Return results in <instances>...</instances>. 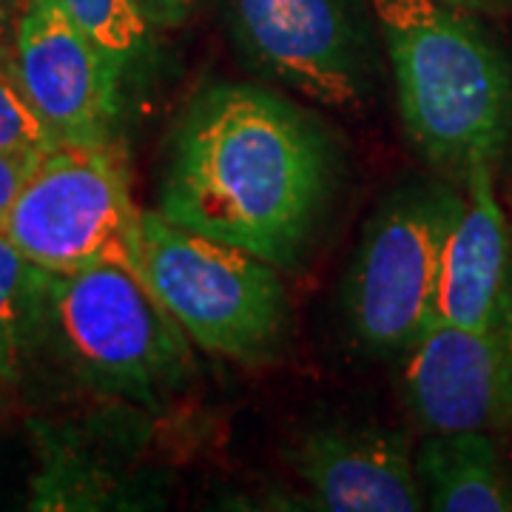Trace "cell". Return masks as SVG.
Here are the masks:
<instances>
[{
	"label": "cell",
	"instance_id": "7",
	"mask_svg": "<svg viewBox=\"0 0 512 512\" xmlns=\"http://www.w3.org/2000/svg\"><path fill=\"white\" fill-rule=\"evenodd\" d=\"M228 23L262 77L336 111L373 100L379 63L356 0H228Z\"/></svg>",
	"mask_w": 512,
	"mask_h": 512
},
{
	"label": "cell",
	"instance_id": "14",
	"mask_svg": "<svg viewBox=\"0 0 512 512\" xmlns=\"http://www.w3.org/2000/svg\"><path fill=\"white\" fill-rule=\"evenodd\" d=\"M63 6L120 72L146 49L151 20L143 0H63Z\"/></svg>",
	"mask_w": 512,
	"mask_h": 512
},
{
	"label": "cell",
	"instance_id": "1",
	"mask_svg": "<svg viewBox=\"0 0 512 512\" xmlns=\"http://www.w3.org/2000/svg\"><path fill=\"white\" fill-rule=\"evenodd\" d=\"M336 171V148L308 111L254 83H217L171 134L157 211L293 271L325 225Z\"/></svg>",
	"mask_w": 512,
	"mask_h": 512
},
{
	"label": "cell",
	"instance_id": "17",
	"mask_svg": "<svg viewBox=\"0 0 512 512\" xmlns=\"http://www.w3.org/2000/svg\"><path fill=\"white\" fill-rule=\"evenodd\" d=\"M40 163V160H37ZM37 163H26L18 157H9L0 151V217L6 214V208L12 205L15 194L20 191V185L26 183V177L32 174V168Z\"/></svg>",
	"mask_w": 512,
	"mask_h": 512
},
{
	"label": "cell",
	"instance_id": "15",
	"mask_svg": "<svg viewBox=\"0 0 512 512\" xmlns=\"http://www.w3.org/2000/svg\"><path fill=\"white\" fill-rule=\"evenodd\" d=\"M55 146L52 131L29 106L18 83L0 72V151L26 163H37Z\"/></svg>",
	"mask_w": 512,
	"mask_h": 512
},
{
	"label": "cell",
	"instance_id": "11",
	"mask_svg": "<svg viewBox=\"0 0 512 512\" xmlns=\"http://www.w3.org/2000/svg\"><path fill=\"white\" fill-rule=\"evenodd\" d=\"M464 194L444 239L433 322L487 328L512 268V234L493 188V163L464 171Z\"/></svg>",
	"mask_w": 512,
	"mask_h": 512
},
{
	"label": "cell",
	"instance_id": "4",
	"mask_svg": "<svg viewBox=\"0 0 512 512\" xmlns=\"http://www.w3.org/2000/svg\"><path fill=\"white\" fill-rule=\"evenodd\" d=\"M140 276L188 342L211 356L268 365L288 345V291L259 256L143 211Z\"/></svg>",
	"mask_w": 512,
	"mask_h": 512
},
{
	"label": "cell",
	"instance_id": "10",
	"mask_svg": "<svg viewBox=\"0 0 512 512\" xmlns=\"http://www.w3.org/2000/svg\"><path fill=\"white\" fill-rule=\"evenodd\" d=\"M293 470L319 510H424L416 458L402 433L376 424H328L293 447Z\"/></svg>",
	"mask_w": 512,
	"mask_h": 512
},
{
	"label": "cell",
	"instance_id": "20",
	"mask_svg": "<svg viewBox=\"0 0 512 512\" xmlns=\"http://www.w3.org/2000/svg\"><path fill=\"white\" fill-rule=\"evenodd\" d=\"M3 382H6V379H3V373H0V384H3Z\"/></svg>",
	"mask_w": 512,
	"mask_h": 512
},
{
	"label": "cell",
	"instance_id": "6",
	"mask_svg": "<svg viewBox=\"0 0 512 512\" xmlns=\"http://www.w3.org/2000/svg\"><path fill=\"white\" fill-rule=\"evenodd\" d=\"M458 205L461 194L447 185L407 183L370 217L345 282L348 325L365 350L402 356L430 328Z\"/></svg>",
	"mask_w": 512,
	"mask_h": 512
},
{
	"label": "cell",
	"instance_id": "19",
	"mask_svg": "<svg viewBox=\"0 0 512 512\" xmlns=\"http://www.w3.org/2000/svg\"><path fill=\"white\" fill-rule=\"evenodd\" d=\"M441 3H447L453 9H478V6H490L495 0H441Z\"/></svg>",
	"mask_w": 512,
	"mask_h": 512
},
{
	"label": "cell",
	"instance_id": "18",
	"mask_svg": "<svg viewBox=\"0 0 512 512\" xmlns=\"http://www.w3.org/2000/svg\"><path fill=\"white\" fill-rule=\"evenodd\" d=\"M194 3L197 0H143L151 26H163V29H174V26L185 23Z\"/></svg>",
	"mask_w": 512,
	"mask_h": 512
},
{
	"label": "cell",
	"instance_id": "3",
	"mask_svg": "<svg viewBox=\"0 0 512 512\" xmlns=\"http://www.w3.org/2000/svg\"><path fill=\"white\" fill-rule=\"evenodd\" d=\"M35 339L83 382L134 404H157L191 373V342L146 279L123 265L40 271Z\"/></svg>",
	"mask_w": 512,
	"mask_h": 512
},
{
	"label": "cell",
	"instance_id": "8",
	"mask_svg": "<svg viewBox=\"0 0 512 512\" xmlns=\"http://www.w3.org/2000/svg\"><path fill=\"white\" fill-rule=\"evenodd\" d=\"M123 72L63 0H26L15 37V83L57 143H111Z\"/></svg>",
	"mask_w": 512,
	"mask_h": 512
},
{
	"label": "cell",
	"instance_id": "5",
	"mask_svg": "<svg viewBox=\"0 0 512 512\" xmlns=\"http://www.w3.org/2000/svg\"><path fill=\"white\" fill-rule=\"evenodd\" d=\"M140 208L123 151L57 143L40 157L0 217L3 234L35 268L69 274L123 265L140 274Z\"/></svg>",
	"mask_w": 512,
	"mask_h": 512
},
{
	"label": "cell",
	"instance_id": "13",
	"mask_svg": "<svg viewBox=\"0 0 512 512\" xmlns=\"http://www.w3.org/2000/svg\"><path fill=\"white\" fill-rule=\"evenodd\" d=\"M37 279L40 268L0 228V373L6 382L18 379L23 356L35 342Z\"/></svg>",
	"mask_w": 512,
	"mask_h": 512
},
{
	"label": "cell",
	"instance_id": "9",
	"mask_svg": "<svg viewBox=\"0 0 512 512\" xmlns=\"http://www.w3.org/2000/svg\"><path fill=\"white\" fill-rule=\"evenodd\" d=\"M402 359L404 404L427 436L512 430V376L487 328L430 322Z\"/></svg>",
	"mask_w": 512,
	"mask_h": 512
},
{
	"label": "cell",
	"instance_id": "16",
	"mask_svg": "<svg viewBox=\"0 0 512 512\" xmlns=\"http://www.w3.org/2000/svg\"><path fill=\"white\" fill-rule=\"evenodd\" d=\"M487 330H490L495 348H498V353H501V359H504V365H507L512 376V268L507 282H504V291L498 296V305H495L493 319H490Z\"/></svg>",
	"mask_w": 512,
	"mask_h": 512
},
{
	"label": "cell",
	"instance_id": "2",
	"mask_svg": "<svg viewBox=\"0 0 512 512\" xmlns=\"http://www.w3.org/2000/svg\"><path fill=\"white\" fill-rule=\"evenodd\" d=\"M404 131L430 163L467 171L512 140V69L441 0H373Z\"/></svg>",
	"mask_w": 512,
	"mask_h": 512
},
{
	"label": "cell",
	"instance_id": "12",
	"mask_svg": "<svg viewBox=\"0 0 512 512\" xmlns=\"http://www.w3.org/2000/svg\"><path fill=\"white\" fill-rule=\"evenodd\" d=\"M413 458L424 507L512 512V467L493 433H433Z\"/></svg>",
	"mask_w": 512,
	"mask_h": 512
}]
</instances>
